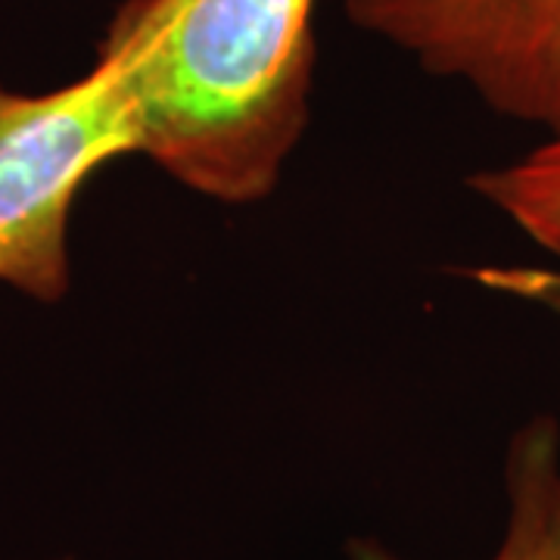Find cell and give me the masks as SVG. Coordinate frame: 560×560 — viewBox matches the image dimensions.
<instances>
[{
	"mask_svg": "<svg viewBox=\"0 0 560 560\" xmlns=\"http://www.w3.org/2000/svg\"><path fill=\"white\" fill-rule=\"evenodd\" d=\"M318 0H121L97 50L135 103L140 156L184 190H278L312 119Z\"/></svg>",
	"mask_w": 560,
	"mask_h": 560,
	"instance_id": "6da1fadb",
	"label": "cell"
},
{
	"mask_svg": "<svg viewBox=\"0 0 560 560\" xmlns=\"http://www.w3.org/2000/svg\"><path fill=\"white\" fill-rule=\"evenodd\" d=\"M128 156H140L135 103L101 54L47 91L0 81V287L38 305L72 293L79 197Z\"/></svg>",
	"mask_w": 560,
	"mask_h": 560,
	"instance_id": "7a4b0ae2",
	"label": "cell"
},
{
	"mask_svg": "<svg viewBox=\"0 0 560 560\" xmlns=\"http://www.w3.org/2000/svg\"><path fill=\"white\" fill-rule=\"evenodd\" d=\"M346 20L501 119L560 135V0H346Z\"/></svg>",
	"mask_w": 560,
	"mask_h": 560,
	"instance_id": "3957f363",
	"label": "cell"
},
{
	"mask_svg": "<svg viewBox=\"0 0 560 560\" xmlns=\"http://www.w3.org/2000/svg\"><path fill=\"white\" fill-rule=\"evenodd\" d=\"M558 474L560 423L551 415H539L523 423L508 445V523L489 560H560V541L551 517ZM346 555L349 560H408L377 539H352L346 545Z\"/></svg>",
	"mask_w": 560,
	"mask_h": 560,
	"instance_id": "277c9868",
	"label": "cell"
},
{
	"mask_svg": "<svg viewBox=\"0 0 560 560\" xmlns=\"http://www.w3.org/2000/svg\"><path fill=\"white\" fill-rule=\"evenodd\" d=\"M470 190L560 268V135L517 160L477 172Z\"/></svg>",
	"mask_w": 560,
	"mask_h": 560,
	"instance_id": "5b68a950",
	"label": "cell"
},
{
	"mask_svg": "<svg viewBox=\"0 0 560 560\" xmlns=\"http://www.w3.org/2000/svg\"><path fill=\"white\" fill-rule=\"evenodd\" d=\"M470 278L489 293L536 305L560 318V268L555 265H486Z\"/></svg>",
	"mask_w": 560,
	"mask_h": 560,
	"instance_id": "8992f818",
	"label": "cell"
},
{
	"mask_svg": "<svg viewBox=\"0 0 560 560\" xmlns=\"http://www.w3.org/2000/svg\"><path fill=\"white\" fill-rule=\"evenodd\" d=\"M551 517H555V533H558V541H560V474H558V482H555V504H551Z\"/></svg>",
	"mask_w": 560,
	"mask_h": 560,
	"instance_id": "52a82bcc",
	"label": "cell"
},
{
	"mask_svg": "<svg viewBox=\"0 0 560 560\" xmlns=\"http://www.w3.org/2000/svg\"><path fill=\"white\" fill-rule=\"evenodd\" d=\"M47 560H75V558H69V555H62V558H47Z\"/></svg>",
	"mask_w": 560,
	"mask_h": 560,
	"instance_id": "ba28073f",
	"label": "cell"
}]
</instances>
